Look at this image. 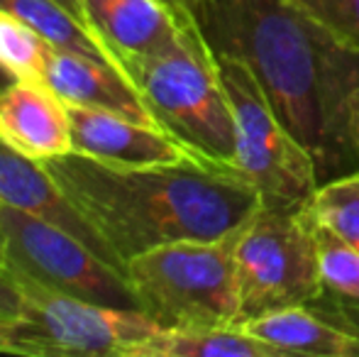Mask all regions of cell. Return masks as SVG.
Masks as SVG:
<instances>
[{
    "label": "cell",
    "instance_id": "obj_25",
    "mask_svg": "<svg viewBox=\"0 0 359 357\" xmlns=\"http://www.w3.org/2000/svg\"><path fill=\"white\" fill-rule=\"evenodd\" d=\"M13 81H15V79L10 76V74L5 72L3 67H0V95H3V90L8 88V86H10V83H13Z\"/></svg>",
    "mask_w": 359,
    "mask_h": 357
},
{
    "label": "cell",
    "instance_id": "obj_20",
    "mask_svg": "<svg viewBox=\"0 0 359 357\" xmlns=\"http://www.w3.org/2000/svg\"><path fill=\"white\" fill-rule=\"evenodd\" d=\"M325 27L345 47L359 52V0H288Z\"/></svg>",
    "mask_w": 359,
    "mask_h": 357
},
{
    "label": "cell",
    "instance_id": "obj_15",
    "mask_svg": "<svg viewBox=\"0 0 359 357\" xmlns=\"http://www.w3.org/2000/svg\"><path fill=\"white\" fill-rule=\"evenodd\" d=\"M137 357H284L242 325L159 328L137 350Z\"/></svg>",
    "mask_w": 359,
    "mask_h": 357
},
{
    "label": "cell",
    "instance_id": "obj_3",
    "mask_svg": "<svg viewBox=\"0 0 359 357\" xmlns=\"http://www.w3.org/2000/svg\"><path fill=\"white\" fill-rule=\"evenodd\" d=\"M156 128L201 164L240 177L235 118L213 49L196 20L174 49L123 62Z\"/></svg>",
    "mask_w": 359,
    "mask_h": 357
},
{
    "label": "cell",
    "instance_id": "obj_23",
    "mask_svg": "<svg viewBox=\"0 0 359 357\" xmlns=\"http://www.w3.org/2000/svg\"><path fill=\"white\" fill-rule=\"evenodd\" d=\"M161 3H166L174 10H194L196 5H201L203 0H161Z\"/></svg>",
    "mask_w": 359,
    "mask_h": 357
},
{
    "label": "cell",
    "instance_id": "obj_5",
    "mask_svg": "<svg viewBox=\"0 0 359 357\" xmlns=\"http://www.w3.org/2000/svg\"><path fill=\"white\" fill-rule=\"evenodd\" d=\"M10 276V274H8ZM20 314L0 323V353L32 357H137L159 330L140 309L90 304L10 276Z\"/></svg>",
    "mask_w": 359,
    "mask_h": 357
},
{
    "label": "cell",
    "instance_id": "obj_22",
    "mask_svg": "<svg viewBox=\"0 0 359 357\" xmlns=\"http://www.w3.org/2000/svg\"><path fill=\"white\" fill-rule=\"evenodd\" d=\"M350 135H352V142H355V149L359 154V90L350 100Z\"/></svg>",
    "mask_w": 359,
    "mask_h": 357
},
{
    "label": "cell",
    "instance_id": "obj_9",
    "mask_svg": "<svg viewBox=\"0 0 359 357\" xmlns=\"http://www.w3.org/2000/svg\"><path fill=\"white\" fill-rule=\"evenodd\" d=\"M83 22L105 49L123 62L174 49L194 22L191 10L161 0H81Z\"/></svg>",
    "mask_w": 359,
    "mask_h": 357
},
{
    "label": "cell",
    "instance_id": "obj_16",
    "mask_svg": "<svg viewBox=\"0 0 359 357\" xmlns=\"http://www.w3.org/2000/svg\"><path fill=\"white\" fill-rule=\"evenodd\" d=\"M316 238L320 260V294L311 306L359 335V255L318 225Z\"/></svg>",
    "mask_w": 359,
    "mask_h": 357
},
{
    "label": "cell",
    "instance_id": "obj_19",
    "mask_svg": "<svg viewBox=\"0 0 359 357\" xmlns=\"http://www.w3.org/2000/svg\"><path fill=\"white\" fill-rule=\"evenodd\" d=\"M52 44L15 15L0 10V67L18 81H42Z\"/></svg>",
    "mask_w": 359,
    "mask_h": 357
},
{
    "label": "cell",
    "instance_id": "obj_2",
    "mask_svg": "<svg viewBox=\"0 0 359 357\" xmlns=\"http://www.w3.org/2000/svg\"><path fill=\"white\" fill-rule=\"evenodd\" d=\"M42 164L123 264L159 245L225 240L262 206L245 179L196 159L120 167L69 152Z\"/></svg>",
    "mask_w": 359,
    "mask_h": 357
},
{
    "label": "cell",
    "instance_id": "obj_21",
    "mask_svg": "<svg viewBox=\"0 0 359 357\" xmlns=\"http://www.w3.org/2000/svg\"><path fill=\"white\" fill-rule=\"evenodd\" d=\"M20 291L8 274L0 269V323L15 318L20 314Z\"/></svg>",
    "mask_w": 359,
    "mask_h": 357
},
{
    "label": "cell",
    "instance_id": "obj_18",
    "mask_svg": "<svg viewBox=\"0 0 359 357\" xmlns=\"http://www.w3.org/2000/svg\"><path fill=\"white\" fill-rule=\"evenodd\" d=\"M306 213L318 228L359 255V169L318 184L306 203Z\"/></svg>",
    "mask_w": 359,
    "mask_h": 357
},
{
    "label": "cell",
    "instance_id": "obj_12",
    "mask_svg": "<svg viewBox=\"0 0 359 357\" xmlns=\"http://www.w3.org/2000/svg\"><path fill=\"white\" fill-rule=\"evenodd\" d=\"M0 142L34 162L74 152L67 100L42 81L15 79L0 95Z\"/></svg>",
    "mask_w": 359,
    "mask_h": 357
},
{
    "label": "cell",
    "instance_id": "obj_13",
    "mask_svg": "<svg viewBox=\"0 0 359 357\" xmlns=\"http://www.w3.org/2000/svg\"><path fill=\"white\" fill-rule=\"evenodd\" d=\"M44 83L67 103L113 110L156 128L140 90L118 67L49 47Z\"/></svg>",
    "mask_w": 359,
    "mask_h": 357
},
{
    "label": "cell",
    "instance_id": "obj_8",
    "mask_svg": "<svg viewBox=\"0 0 359 357\" xmlns=\"http://www.w3.org/2000/svg\"><path fill=\"white\" fill-rule=\"evenodd\" d=\"M0 233L5 274L90 304L137 309L123 271L47 220L0 203Z\"/></svg>",
    "mask_w": 359,
    "mask_h": 357
},
{
    "label": "cell",
    "instance_id": "obj_1",
    "mask_svg": "<svg viewBox=\"0 0 359 357\" xmlns=\"http://www.w3.org/2000/svg\"><path fill=\"white\" fill-rule=\"evenodd\" d=\"M191 13L215 57L255 74L281 123L311 152L320 184L359 169L350 135L359 52L288 0H203Z\"/></svg>",
    "mask_w": 359,
    "mask_h": 357
},
{
    "label": "cell",
    "instance_id": "obj_14",
    "mask_svg": "<svg viewBox=\"0 0 359 357\" xmlns=\"http://www.w3.org/2000/svg\"><path fill=\"white\" fill-rule=\"evenodd\" d=\"M257 340H264L281 355L359 357V335L323 316L313 306H291L242 323Z\"/></svg>",
    "mask_w": 359,
    "mask_h": 357
},
{
    "label": "cell",
    "instance_id": "obj_10",
    "mask_svg": "<svg viewBox=\"0 0 359 357\" xmlns=\"http://www.w3.org/2000/svg\"><path fill=\"white\" fill-rule=\"evenodd\" d=\"M69 105L74 152L120 167H154L196 159L174 137L154 125L137 123L128 115L88 105ZM198 162V159H196Z\"/></svg>",
    "mask_w": 359,
    "mask_h": 357
},
{
    "label": "cell",
    "instance_id": "obj_17",
    "mask_svg": "<svg viewBox=\"0 0 359 357\" xmlns=\"http://www.w3.org/2000/svg\"><path fill=\"white\" fill-rule=\"evenodd\" d=\"M0 10L15 15L25 25L39 32L54 49L81 54L95 62L110 64L123 72L118 59L100 44V39L88 29V25L64 8L59 0H0Z\"/></svg>",
    "mask_w": 359,
    "mask_h": 357
},
{
    "label": "cell",
    "instance_id": "obj_26",
    "mask_svg": "<svg viewBox=\"0 0 359 357\" xmlns=\"http://www.w3.org/2000/svg\"><path fill=\"white\" fill-rule=\"evenodd\" d=\"M3 257H5V248H3V233H0V269H3Z\"/></svg>",
    "mask_w": 359,
    "mask_h": 357
},
{
    "label": "cell",
    "instance_id": "obj_4",
    "mask_svg": "<svg viewBox=\"0 0 359 357\" xmlns=\"http://www.w3.org/2000/svg\"><path fill=\"white\" fill-rule=\"evenodd\" d=\"M125 279L137 309L159 328L242 323L232 235L151 248L128 260Z\"/></svg>",
    "mask_w": 359,
    "mask_h": 357
},
{
    "label": "cell",
    "instance_id": "obj_6",
    "mask_svg": "<svg viewBox=\"0 0 359 357\" xmlns=\"http://www.w3.org/2000/svg\"><path fill=\"white\" fill-rule=\"evenodd\" d=\"M232 260L240 286L242 323L271 311L311 306L320 294L318 238L306 206H259L232 235Z\"/></svg>",
    "mask_w": 359,
    "mask_h": 357
},
{
    "label": "cell",
    "instance_id": "obj_7",
    "mask_svg": "<svg viewBox=\"0 0 359 357\" xmlns=\"http://www.w3.org/2000/svg\"><path fill=\"white\" fill-rule=\"evenodd\" d=\"M215 59L235 118L242 179L259 194L262 206L303 208L320 184L311 152L281 123L245 64L230 57Z\"/></svg>",
    "mask_w": 359,
    "mask_h": 357
},
{
    "label": "cell",
    "instance_id": "obj_11",
    "mask_svg": "<svg viewBox=\"0 0 359 357\" xmlns=\"http://www.w3.org/2000/svg\"><path fill=\"white\" fill-rule=\"evenodd\" d=\"M0 203L47 220L125 274V264L118 260V255L100 238L98 230L79 213V208L67 198L57 181L49 177L44 164L22 157L3 142H0Z\"/></svg>",
    "mask_w": 359,
    "mask_h": 357
},
{
    "label": "cell",
    "instance_id": "obj_24",
    "mask_svg": "<svg viewBox=\"0 0 359 357\" xmlns=\"http://www.w3.org/2000/svg\"><path fill=\"white\" fill-rule=\"evenodd\" d=\"M59 3L64 5V8H69L74 15H79L81 20H83V10H81V0H59Z\"/></svg>",
    "mask_w": 359,
    "mask_h": 357
}]
</instances>
